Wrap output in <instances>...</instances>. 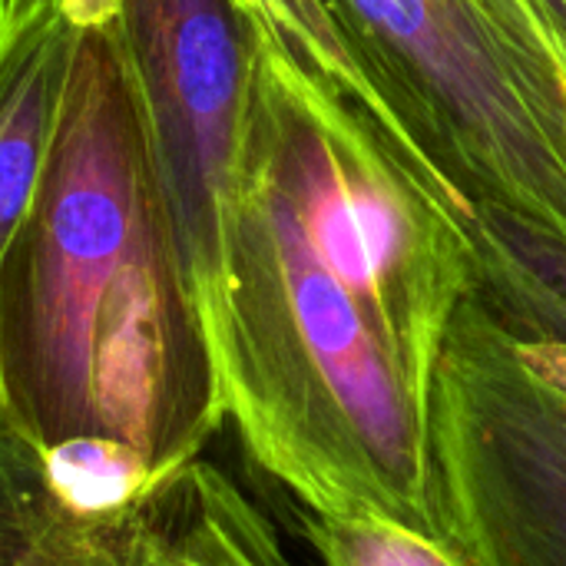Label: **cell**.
I'll list each match as a JSON object with an SVG mask.
<instances>
[{
	"instance_id": "52a82bcc",
	"label": "cell",
	"mask_w": 566,
	"mask_h": 566,
	"mask_svg": "<svg viewBox=\"0 0 566 566\" xmlns=\"http://www.w3.org/2000/svg\"><path fill=\"white\" fill-rule=\"evenodd\" d=\"M103 566H295L262 507L212 461L169 474L113 531Z\"/></svg>"
},
{
	"instance_id": "3957f363",
	"label": "cell",
	"mask_w": 566,
	"mask_h": 566,
	"mask_svg": "<svg viewBox=\"0 0 566 566\" xmlns=\"http://www.w3.org/2000/svg\"><path fill=\"white\" fill-rule=\"evenodd\" d=\"M468 202L566 242V60L527 0H325Z\"/></svg>"
},
{
	"instance_id": "6da1fadb",
	"label": "cell",
	"mask_w": 566,
	"mask_h": 566,
	"mask_svg": "<svg viewBox=\"0 0 566 566\" xmlns=\"http://www.w3.org/2000/svg\"><path fill=\"white\" fill-rule=\"evenodd\" d=\"M471 206L259 30L212 355L249 461L308 514L444 537L431 411L474 295Z\"/></svg>"
},
{
	"instance_id": "9a60e30c",
	"label": "cell",
	"mask_w": 566,
	"mask_h": 566,
	"mask_svg": "<svg viewBox=\"0 0 566 566\" xmlns=\"http://www.w3.org/2000/svg\"><path fill=\"white\" fill-rule=\"evenodd\" d=\"M0 3H3V0H0Z\"/></svg>"
},
{
	"instance_id": "8fae6325",
	"label": "cell",
	"mask_w": 566,
	"mask_h": 566,
	"mask_svg": "<svg viewBox=\"0 0 566 566\" xmlns=\"http://www.w3.org/2000/svg\"><path fill=\"white\" fill-rule=\"evenodd\" d=\"M50 501L76 524H123L156 491L143 451L113 438H70L36 451Z\"/></svg>"
},
{
	"instance_id": "4fadbf2b",
	"label": "cell",
	"mask_w": 566,
	"mask_h": 566,
	"mask_svg": "<svg viewBox=\"0 0 566 566\" xmlns=\"http://www.w3.org/2000/svg\"><path fill=\"white\" fill-rule=\"evenodd\" d=\"M504 328V325H501ZM507 332V328H504ZM511 335V332H507ZM511 348L517 355V361L547 388H554L557 395L566 398V345L557 342H534V338H517L511 335Z\"/></svg>"
},
{
	"instance_id": "277c9868",
	"label": "cell",
	"mask_w": 566,
	"mask_h": 566,
	"mask_svg": "<svg viewBox=\"0 0 566 566\" xmlns=\"http://www.w3.org/2000/svg\"><path fill=\"white\" fill-rule=\"evenodd\" d=\"M146 159L216 338L245 172L259 27L239 0H119Z\"/></svg>"
},
{
	"instance_id": "ba28073f",
	"label": "cell",
	"mask_w": 566,
	"mask_h": 566,
	"mask_svg": "<svg viewBox=\"0 0 566 566\" xmlns=\"http://www.w3.org/2000/svg\"><path fill=\"white\" fill-rule=\"evenodd\" d=\"M474 295L517 338L566 345V242L521 216L474 202L468 212Z\"/></svg>"
},
{
	"instance_id": "8992f818",
	"label": "cell",
	"mask_w": 566,
	"mask_h": 566,
	"mask_svg": "<svg viewBox=\"0 0 566 566\" xmlns=\"http://www.w3.org/2000/svg\"><path fill=\"white\" fill-rule=\"evenodd\" d=\"M106 3H0V265L36 206L86 23Z\"/></svg>"
},
{
	"instance_id": "5bb4252c",
	"label": "cell",
	"mask_w": 566,
	"mask_h": 566,
	"mask_svg": "<svg viewBox=\"0 0 566 566\" xmlns=\"http://www.w3.org/2000/svg\"><path fill=\"white\" fill-rule=\"evenodd\" d=\"M527 3L537 10V17L544 20L547 33L554 36L560 56L566 60V0H527Z\"/></svg>"
},
{
	"instance_id": "9c48e42d",
	"label": "cell",
	"mask_w": 566,
	"mask_h": 566,
	"mask_svg": "<svg viewBox=\"0 0 566 566\" xmlns=\"http://www.w3.org/2000/svg\"><path fill=\"white\" fill-rule=\"evenodd\" d=\"M239 3L255 20V27L265 30L285 53H292L305 70H312L322 83H328L352 106H358L418 172H424L434 186L448 189L451 196L464 199L454 189V182L444 176V169L431 159V153L411 129L408 116L398 109L395 96L368 66V60L352 43V36L345 33V27L338 23V17L325 0H239Z\"/></svg>"
},
{
	"instance_id": "5b68a950",
	"label": "cell",
	"mask_w": 566,
	"mask_h": 566,
	"mask_svg": "<svg viewBox=\"0 0 566 566\" xmlns=\"http://www.w3.org/2000/svg\"><path fill=\"white\" fill-rule=\"evenodd\" d=\"M431 464L444 537L474 566H566V398L471 295L434 378Z\"/></svg>"
},
{
	"instance_id": "30bf717a",
	"label": "cell",
	"mask_w": 566,
	"mask_h": 566,
	"mask_svg": "<svg viewBox=\"0 0 566 566\" xmlns=\"http://www.w3.org/2000/svg\"><path fill=\"white\" fill-rule=\"evenodd\" d=\"M116 527L70 521L43 488L36 451L0 418V566H103Z\"/></svg>"
},
{
	"instance_id": "7c38bea8",
	"label": "cell",
	"mask_w": 566,
	"mask_h": 566,
	"mask_svg": "<svg viewBox=\"0 0 566 566\" xmlns=\"http://www.w3.org/2000/svg\"><path fill=\"white\" fill-rule=\"evenodd\" d=\"M305 537L318 566H474L451 541L371 514L305 511Z\"/></svg>"
},
{
	"instance_id": "7a4b0ae2",
	"label": "cell",
	"mask_w": 566,
	"mask_h": 566,
	"mask_svg": "<svg viewBox=\"0 0 566 566\" xmlns=\"http://www.w3.org/2000/svg\"><path fill=\"white\" fill-rule=\"evenodd\" d=\"M0 418L33 451L126 441L159 484L226 424L146 159L119 0L86 23L36 206L0 265Z\"/></svg>"
}]
</instances>
